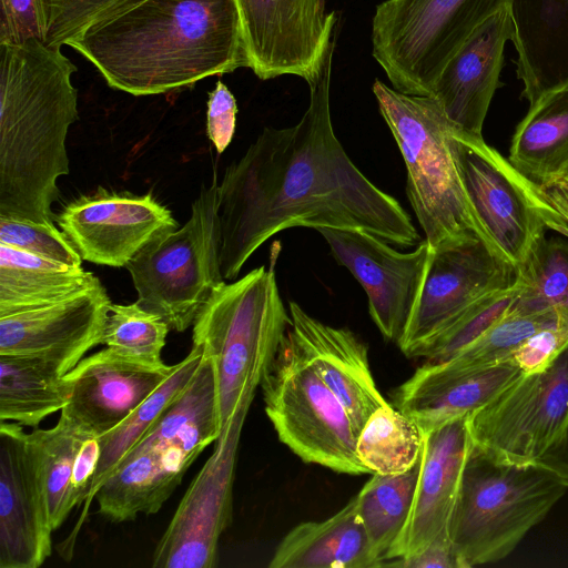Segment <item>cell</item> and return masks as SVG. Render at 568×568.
Returning <instances> with one entry per match:
<instances>
[{
	"label": "cell",
	"mask_w": 568,
	"mask_h": 568,
	"mask_svg": "<svg viewBox=\"0 0 568 568\" xmlns=\"http://www.w3.org/2000/svg\"><path fill=\"white\" fill-rule=\"evenodd\" d=\"M337 264L363 286L368 313L389 342L398 343L420 292L430 255L426 240L400 253L384 239L355 229H317Z\"/></svg>",
	"instance_id": "obj_16"
},
{
	"label": "cell",
	"mask_w": 568,
	"mask_h": 568,
	"mask_svg": "<svg viewBox=\"0 0 568 568\" xmlns=\"http://www.w3.org/2000/svg\"><path fill=\"white\" fill-rule=\"evenodd\" d=\"M561 182H565V183H567V184H568V178H567L566 180L561 181Z\"/></svg>",
	"instance_id": "obj_47"
},
{
	"label": "cell",
	"mask_w": 568,
	"mask_h": 568,
	"mask_svg": "<svg viewBox=\"0 0 568 568\" xmlns=\"http://www.w3.org/2000/svg\"><path fill=\"white\" fill-rule=\"evenodd\" d=\"M517 78L529 105L568 88V0H510Z\"/></svg>",
	"instance_id": "obj_25"
},
{
	"label": "cell",
	"mask_w": 568,
	"mask_h": 568,
	"mask_svg": "<svg viewBox=\"0 0 568 568\" xmlns=\"http://www.w3.org/2000/svg\"><path fill=\"white\" fill-rule=\"evenodd\" d=\"M568 344V325L541 329L528 337L513 354L511 358L524 373L544 369Z\"/></svg>",
	"instance_id": "obj_40"
},
{
	"label": "cell",
	"mask_w": 568,
	"mask_h": 568,
	"mask_svg": "<svg viewBox=\"0 0 568 568\" xmlns=\"http://www.w3.org/2000/svg\"><path fill=\"white\" fill-rule=\"evenodd\" d=\"M521 291L519 276L509 287L493 292L469 305L437 336L423 346L416 357L427 363L452 359L504 318Z\"/></svg>",
	"instance_id": "obj_36"
},
{
	"label": "cell",
	"mask_w": 568,
	"mask_h": 568,
	"mask_svg": "<svg viewBox=\"0 0 568 568\" xmlns=\"http://www.w3.org/2000/svg\"><path fill=\"white\" fill-rule=\"evenodd\" d=\"M562 323L552 311L509 313L478 339L443 364L452 368H480L511 358L514 352L535 333ZM565 324V323H564Z\"/></svg>",
	"instance_id": "obj_37"
},
{
	"label": "cell",
	"mask_w": 568,
	"mask_h": 568,
	"mask_svg": "<svg viewBox=\"0 0 568 568\" xmlns=\"http://www.w3.org/2000/svg\"><path fill=\"white\" fill-rule=\"evenodd\" d=\"M71 386L49 361L0 355V419L37 428L67 406Z\"/></svg>",
	"instance_id": "obj_29"
},
{
	"label": "cell",
	"mask_w": 568,
	"mask_h": 568,
	"mask_svg": "<svg viewBox=\"0 0 568 568\" xmlns=\"http://www.w3.org/2000/svg\"><path fill=\"white\" fill-rule=\"evenodd\" d=\"M537 463L552 471L568 487V420Z\"/></svg>",
	"instance_id": "obj_45"
},
{
	"label": "cell",
	"mask_w": 568,
	"mask_h": 568,
	"mask_svg": "<svg viewBox=\"0 0 568 568\" xmlns=\"http://www.w3.org/2000/svg\"><path fill=\"white\" fill-rule=\"evenodd\" d=\"M41 39L38 0H1L0 43Z\"/></svg>",
	"instance_id": "obj_42"
},
{
	"label": "cell",
	"mask_w": 568,
	"mask_h": 568,
	"mask_svg": "<svg viewBox=\"0 0 568 568\" xmlns=\"http://www.w3.org/2000/svg\"><path fill=\"white\" fill-rule=\"evenodd\" d=\"M517 278L518 268L481 239L430 252L425 280L397 345L406 356L416 357L469 305L511 286Z\"/></svg>",
	"instance_id": "obj_14"
},
{
	"label": "cell",
	"mask_w": 568,
	"mask_h": 568,
	"mask_svg": "<svg viewBox=\"0 0 568 568\" xmlns=\"http://www.w3.org/2000/svg\"><path fill=\"white\" fill-rule=\"evenodd\" d=\"M202 358L203 349L200 346L192 345L190 353L181 362L174 364L172 374L154 393L120 425L99 437L100 459L79 526L101 485L161 414L186 389Z\"/></svg>",
	"instance_id": "obj_31"
},
{
	"label": "cell",
	"mask_w": 568,
	"mask_h": 568,
	"mask_svg": "<svg viewBox=\"0 0 568 568\" xmlns=\"http://www.w3.org/2000/svg\"><path fill=\"white\" fill-rule=\"evenodd\" d=\"M91 433L60 410L55 426L48 429L37 427L27 434V446L37 468L53 530L74 508L71 504L74 463L81 444Z\"/></svg>",
	"instance_id": "obj_30"
},
{
	"label": "cell",
	"mask_w": 568,
	"mask_h": 568,
	"mask_svg": "<svg viewBox=\"0 0 568 568\" xmlns=\"http://www.w3.org/2000/svg\"><path fill=\"white\" fill-rule=\"evenodd\" d=\"M373 93L402 153L407 170L406 194L430 252L470 239L493 245L463 183L455 125L438 102L432 97L399 92L378 79Z\"/></svg>",
	"instance_id": "obj_4"
},
{
	"label": "cell",
	"mask_w": 568,
	"mask_h": 568,
	"mask_svg": "<svg viewBox=\"0 0 568 568\" xmlns=\"http://www.w3.org/2000/svg\"><path fill=\"white\" fill-rule=\"evenodd\" d=\"M424 435L422 467L410 516L385 566L415 555L449 528L463 469L473 444L468 416L450 420Z\"/></svg>",
	"instance_id": "obj_23"
},
{
	"label": "cell",
	"mask_w": 568,
	"mask_h": 568,
	"mask_svg": "<svg viewBox=\"0 0 568 568\" xmlns=\"http://www.w3.org/2000/svg\"><path fill=\"white\" fill-rule=\"evenodd\" d=\"M550 204L568 223V184L558 182L547 186H539Z\"/></svg>",
	"instance_id": "obj_46"
},
{
	"label": "cell",
	"mask_w": 568,
	"mask_h": 568,
	"mask_svg": "<svg viewBox=\"0 0 568 568\" xmlns=\"http://www.w3.org/2000/svg\"><path fill=\"white\" fill-rule=\"evenodd\" d=\"M271 568L381 567L353 497L342 509L320 521L291 529L276 547Z\"/></svg>",
	"instance_id": "obj_26"
},
{
	"label": "cell",
	"mask_w": 568,
	"mask_h": 568,
	"mask_svg": "<svg viewBox=\"0 0 568 568\" xmlns=\"http://www.w3.org/2000/svg\"><path fill=\"white\" fill-rule=\"evenodd\" d=\"M424 438L423 430L410 417L386 404L361 429L356 454L368 474H400L420 458Z\"/></svg>",
	"instance_id": "obj_33"
},
{
	"label": "cell",
	"mask_w": 568,
	"mask_h": 568,
	"mask_svg": "<svg viewBox=\"0 0 568 568\" xmlns=\"http://www.w3.org/2000/svg\"><path fill=\"white\" fill-rule=\"evenodd\" d=\"M509 162L538 186L568 178V88L529 105L514 133Z\"/></svg>",
	"instance_id": "obj_27"
},
{
	"label": "cell",
	"mask_w": 568,
	"mask_h": 568,
	"mask_svg": "<svg viewBox=\"0 0 568 568\" xmlns=\"http://www.w3.org/2000/svg\"><path fill=\"white\" fill-rule=\"evenodd\" d=\"M95 275L0 244V316L63 300Z\"/></svg>",
	"instance_id": "obj_28"
},
{
	"label": "cell",
	"mask_w": 568,
	"mask_h": 568,
	"mask_svg": "<svg viewBox=\"0 0 568 568\" xmlns=\"http://www.w3.org/2000/svg\"><path fill=\"white\" fill-rule=\"evenodd\" d=\"M0 244L70 266H82L79 252L53 222L0 217Z\"/></svg>",
	"instance_id": "obj_39"
},
{
	"label": "cell",
	"mask_w": 568,
	"mask_h": 568,
	"mask_svg": "<svg viewBox=\"0 0 568 568\" xmlns=\"http://www.w3.org/2000/svg\"><path fill=\"white\" fill-rule=\"evenodd\" d=\"M170 331L158 314L138 302L112 304L105 320L100 345L151 367L166 366L162 351Z\"/></svg>",
	"instance_id": "obj_35"
},
{
	"label": "cell",
	"mask_w": 568,
	"mask_h": 568,
	"mask_svg": "<svg viewBox=\"0 0 568 568\" xmlns=\"http://www.w3.org/2000/svg\"><path fill=\"white\" fill-rule=\"evenodd\" d=\"M100 454L99 436L91 433L81 444L74 463L71 480V504L73 507H79L87 501Z\"/></svg>",
	"instance_id": "obj_43"
},
{
	"label": "cell",
	"mask_w": 568,
	"mask_h": 568,
	"mask_svg": "<svg viewBox=\"0 0 568 568\" xmlns=\"http://www.w3.org/2000/svg\"><path fill=\"white\" fill-rule=\"evenodd\" d=\"M54 220L83 261L112 267L125 266L151 240L179 226L152 193L102 186L68 202Z\"/></svg>",
	"instance_id": "obj_17"
},
{
	"label": "cell",
	"mask_w": 568,
	"mask_h": 568,
	"mask_svg": "<svg viewBox=\"0 0 568 568\" xmlns=\"http://www.w3.org/2000/svg\"><path fill=\"white\" fill-rule=\"evenodd\" d=\"M336 34L307 82L310 103L293 126L264 128L217 187L221 272L234 281L276 233L296 226L355 229L398 247L419 241L398 201L356 168L335 135L329 105Z\"/></svg>",
	"instance_id": "obj_1"
},
{
	"label": "cell",
	"mask_w": 568,
	"mask_h": 568,
	"mask_svg": "<svg viewBox=\"0 0 568 568\" xmlns=\"http://www.w3.org/2000/svg\"><path fill=\"white\" fill-rule=\"evenodd\" d=\"M422 458L408 470L376 475L355 496L358 515L381 567H385L408 523L414 504Z\"/></svg>",
	"instance_id": "obj_32"
},
{
	"label": "cell",
	"mask_w": 568,
	"mask_h": 568,
	"mask_svg": "<svg viewBox=\"0 0 568 568\" xmlns=\"http://www.w3.org/2000/svg\"><path fill=\"white\" fill-rule=\"evenodd\" d=\"M523 373L513 358L464 369L426 362L396 389L394 406L426 434L479 409Z\"/></svg>",
	"instance_id": "obj_24"
},
{
	"label": "cell",
	"mask_w": 568,
	"mask_h": 568,
	"mask_svg": "<svg viewBox=\"0 0 568 568\" xmlns=\"http://www.w3.org/2000/svg\"><path fill=\"white\" fill-rule=\"evenodd\" d=\"M463 183L474 212L497 251L520 268L548 230L568 236V223L541 189L483 135L455 126Z\"/></svg>",
	"instance_id": "obj_11"
},
{
	"label": "cell",
	"mask_w": 568,
	"mask_h": 568,
	"mask_svg": "<svg viewBox=\"0 0 568 568\" xmlns=\"http://www.w3.org/2000/svg\"><path fill=\"white\" fill-rule=\"evenodd\" d=\"M173 369L151 367L105 347L65 375L71 396L61 410L100 437L126 419Z\"/></svg>",
	"instance_id": "obj_20"
},
{
	"label": "cell",
	"mask_w": 568,
	"mask_h": 568,
	"mask_svg": "<svg viewBox=\"0 0 568 568\" xmlns=\"http://www.w3.org/2000/svg\"><path fill=\"white\" fill-rule=\"evenodd\" d=\"M568 420V344L468 415L473 444L508 463H537Z\"/></svg>",
	"instance_id": "obj_12"
},
{
	"label": "cell",
	"mask_w": 568,
	"mask_h": 568,
	"mask_svg": "<svg viewBox=\"0 0 568 568\" xmlns=\"http://www.w3.org/2000/svg\"><path fill=\"white\" fill-rule=\"evenodd\" d=\"M510 0H386L372 21V54L392 88L430 97L444 67Z\"/></svg>",
	"instance_id": "obj_9"
},
{
	"label": "cell",
	"mask_w": 568,
	"mask_h": 568,
	"mask_svg": "<svg viewBox=\"0 0 568 568\" xmlns=\"http://www.w3.org/2000/svg\"><path fill=\"white\" fill-rule=\"evenodd\" d=\"M520 294L510 312L552 311L568 325V243L542 237L518 270Z\"/></svg>",
	"instance_id": "obj_34"
},
{
	"label": "cell",
	"mask_w": 568,
	"mask_h": 568,
	"mask_svg": "<svg viewBox=\"0 0 568 568\" xmlns=\"http://www.w3.org/2000/svg\"><path fill=\"white\" fill-rule=\"evenodd\" d=\"M143 0H38L41 39L61 48Z\"/></svg>",
	"instance_id": "obj_38"
},
{
	"label": "cell",
	"mask_w": 568,
	"mask_h": 568,
	"mask_svg": "<svg viewBox=\"0 0 568 568\" xmlns=\"http://www.w3.org/2000/svg\"><path fill=\"white\" fill-rule=\"evenodd\" d=\"M291 324L274 263L216 286L192 325L193 345L214 365L221 432L237 408L253 402Z\"/></svg>",
	"instance_id": "obj_5"
},
{
	"label": "cell",
	"mask_w": 568,
	"mask_h": 568,
	"mask_svg": "<svg viewBox=\"0 0 568 568\" xmlns=\"http://www.w3.org/2000/svg\"><path fill=\"white\" fill-rule=\"evenodd\" d=\"M260 387L280 440L302 460L337 473L368 474L357 457V434L346 409L287 332Z\"/></svg>",
	"instance_id": "obj_10"
},
{
	"label": "cell",
	"mask_w": 568,
	"mask_h": 568,
	"mask_svg": "<svg viewBox=\"0 0 568 568\" xmlns=\"http://www.w3.org/2000/svg\"><path fill=\"white\" fill-rule=\"evenodd\" d=\"M112 303L100 278L53 303L0 316V355L39 357L67 375L100 345Z\"/></svg>",
	"instance_id": "obj_18"
},
{
	"label": "cell",
	"mask_w": 568,
	"mask_h": 568,
	"mask_svg": "<svg viewBox=\"0 0 568 568\" xmlns=\"http://www.w3.org/2000/svg\"><path fill=\"white\" fill-rule=\"evenodd\" d=\"M237 104L233 93L219 80L209 93L206 133L216 152L222 154L231 143L236 125Z\"/></svg>",
	"instance_id": "obj_41"
},
{
	"label": "cell",
	"mask_w": 568,
	"mask_h": 568,
	"mask_svg": "<svg viewBox=\"0 0 568 568\" xmlns=\"http://www.w3.org/2000/svg\"><path fill=\"white\" fill-rule=\"evenodd\" d=\"M68 45L136 97L250 68L235 0H143Z\"/></svg>",
	"instance_id": "obj_2"
},
{
	"label": "cell",
	"mask_w": 568,
	"mask_h": 568,
	"mask_svg": "<svg viewBox=\"0 0 568 568\" xmlns=\"http://www.w3.org/2000/svg\"><path fill=\"white\" fill-rule=\"evenodd\" d=\"M513 31L509 6L504 7L476 28L436 80L430 97L459 130L481 135Z\"/></svg>",
	"instance_id": "obj_22"
},
{
	"label": "cell",
	"mask_w": 568,
	"mask_h": 568,
	"mask_svg": "<svg viewBox=\"0 0 568 568\" xmlns=\"http://www.w3.org/2000/svg\"><path fill=\"white\" fill-rule=\"evenodd\" d=\"M217 187L202 185L191 216L181 227L151 240L126 265L136 302L160 315L170 329L184 332L223 283Z\"/></svg>",
	"instance_id": "obj_8"
},
{
	"label": "cell",
	"mask_w": 568,
	"mask_h": 568,
	"mask_svg": "<svg viewBox=\"0 0 568 568\" xmlns=\"http://www.w3.org/2000/svg\"><path fill=\"white\" fill-rule=\"evenodd\" d=\"M567 488L538 463L504 462L471 444L448 528L460 567L507 557Z\"/></svg>",
	"instance_id": "obj_7"
},
{
	"label": "cell",
	"mask_w": 568,
	"mask_h": 568,
	"mask_svg": "<svg viewBox=\"0 0 568 568\" xmlns=\"http://www.w3.org/2000/svg\"><path fill=\"white\" fill-rule=\"evenodd\" d=\"M221 434L217 384L204 355L186 389L126 453L95 495L98 511L119 524L153 515L200 454Z\"/></svg>",
	"instance_id": "obj_6"
},
{
	"label": "cell",
	"mask_w": 568,
	"mask_h": 568,
	"mask_svg": "<svg viewBox=\"0 0 568 568\" xmlns=\"http://www.w3.org/2000/svg\"><path fill=\"white\" fill-rule=\"evenodd\" d=\"M387 566L403 568H462L450 540L449 531L438 535L415 555L394 560Z\"/></svg>",
	"instance_id": "obj_44"
},
{
	"label": "cell",
	"mask_w": 568,
	"mask_h": 568,
	"mask_svg": "<svg viewBox=\"0 0 568 568\" xmlns=\"http://www.w3.org/2000/svg\"><path fill=\"white\" fill-rule=\"evenodd\" d=\"M31 38L0 43V217L47 223L60 176L70 172L65 140L78 118L77 67Z\"/></svg>",
	"instance_id": "obj_3"
},
{
	"label": "cell",
	"mask_w": 568,
	"mask_h": 568,
	"mask_svg": "<svg viewBox=\"0 0 568 568\" xmlns=\"http://www.w3.org/2000/svg\"><path fill=\"white\" fill-rule=\"evenodd\" d=\"M250 69L261 80L284 74L308 82L335 37L326 0H235Z\"/></svg>",
	"instance_id": "obj_15"
},
{
	"label": "cell",
	"mask_w": 568,
	"mask_h": 568,
	"mask_svg": "<svg viewBox=\"0 0 568 568\" xmlns=\"http://www.w3.org/2000/svg\"><path fill=\"white\" fill-rule=\"evenodd\" d=\"M53 529L23 426L0 423V568H38Z\"/></svg>",
	"instance_id": "obj_19"
},
{
	"label": "cell",
	"mask_w": 568,
	"mask_h": 568,
	"mask_svg": "<svg viewBox=\"0 0 568 568\" xmlns=\"http://www.w3.org/2000/svg\"><path fill=\"white\" fill-rule=\"evenodd\" d=\"M287 334L346 409L358 436L379 407L388 404L372 375L366 344L351 329L335 327L288 303Z\"/></svg>",
	"instance_id": "obj_21"
},
{
	"label": "cell",
	"mask_w": 568,
	"mask_h": 568,
	"mask_svg": "<svg viewBox=\"0 0 568 568\" xmlns=\"http://www.w3.org/2000/svg\"><path fill=\"white\" fill-rule=\"evenodd\" d=\"M252 402L243 403L222 429L213 454L194 477L159 539L154 568H213L219 541L232 520L236 455Z\"/></svg>",
	"instance_id": "obj_13"
}]
</instances>
